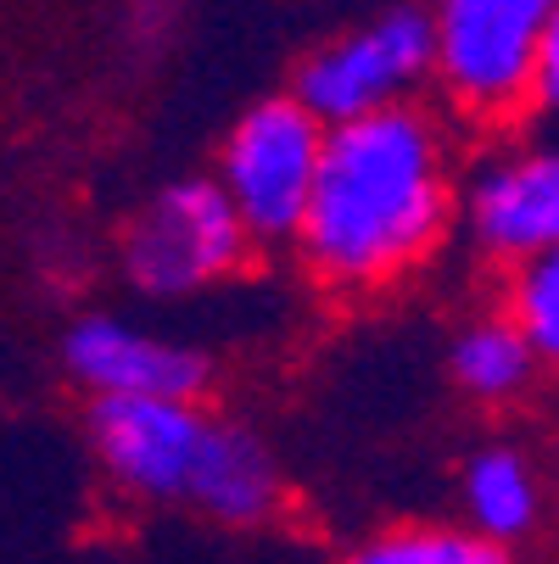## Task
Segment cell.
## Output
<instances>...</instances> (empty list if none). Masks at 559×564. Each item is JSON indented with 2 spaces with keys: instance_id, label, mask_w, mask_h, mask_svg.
I'll return each mask as SVG.
<instances>
[{
  "instance_id": "cell-12",
  "label": "cell",
  "mask_w": 559,
  "mask_h": 564,
  "mask_svg": "<svg viewBox=\"0 0 559 564\" xmlns=\"http://www.w3.org/2000/svg\"><path fill=\"white\" fill-rule=\"evenodd\" d=\"M504 313L531 341L537 364L559 375V247H542L504 269Z\"/></svg>"
},
{
  "instance_id": "cell-11",
  "label": "cell",
  "mask_w": 559,
  "mask_h": 564,
  "mask_svg": "<svg viewBox=\"0 0 559 564\" xmlns=\"http://www.w3.org/2000/svg\"><path fill=\"white\" fill-rule=\"evenodd\" d=\"M342 564H515V553L464 520H404L364 536Z\"/></svg>"
},
{
  "instance_id": "cell-9",
  "label": "cell",
  "mask_w": 559,
  "mask_h": 564,
  "mask_svg": "<svg viewBox=\"0 0 559 564\" xmlns=\"http://www.w3.org/2000/svg\"><path fill=\"white\" fill-rule=\"evenodd\" d=\"M459 520L470 531L504 542V547L526 542L542 525V475H537V464L509 442L475 447L459 469Z\"/></svg>"
},
{
  "instance_id": "cell-7",
  "label": "cell",
  "mask_w": 559,
  "mask_h": 564,
  "mask_svg": "<svg viewBox=\"0 0 559 564\" xmlns=\"http://www.w3.org/2000/svg\"><path fill=\"white\" fill-rule=\"evenodd\" d=\"M459 229L498 269L559 247V134L493 145L459 180Z\"/></svg>"
},
{
  "instance_id": "cell-13",
  "label": "cell",
  "mask_w": 559,
  "mask_h": 564,
  "mask_svg": "<svg viewBox=\"0 0 559 564\" xmlns=\"http://www.w3.org/2000/svg\"><path fill=\"white\" fill-rule=\"evenodd\" d=\"M531 112L548 118L559 129V0H553V18L542 29V45H537V78H531Z\"/></svg>"
},
{
  "instance_id": "cell-1",
  "label": "cell",
  "mask_w": 559,
  "mask_h": 564,
  "mask_svg": "<svg viewBox=\"0 0 559 564\" xmlns=\"http://www.w3.org/2000/svg\"><path fill=\"white\" fill-rule=\"evenodd\" d=\"M459 123L426 101L325 123L313 196L297 224L308 274L331 291H386L459 229Z\"/></svg>"
},
{
  "instance_id": "cell-3",
  "label": "cell",
  "mask_w": 559,
  "mask_h": 564,
  "mask_svg": "<svg viewBox=\"0 0 559 564\" xmlns=\"http://www.w3.org/2000/svg\"><path fill=\"white\" fill-rule=\"evenodd\" d=\"M431 90L459 129L504 134L531 118L537 45L553 0H431Z\"/></svg>"
},
{
  "instance_id": "cell-2",
  "label": "cell",
  "mask_w": 559,
  "mask_h": 564,
  "mask_svg": "<svg viewBox=\"0 0 559 564\" xmlns=\"http://www.w3.org/2000/svg\"><path fill=\"white\" fill-rule=\"evenodd\" d=\"M90 447L123 498L185 503L218 525H264L286 498L269 442L213 420L202 397H90Z\"/></svg>"
},
{
  "instance_id": "cell-6",
  "label": "cell",
  "mask_w": 559,
  "mask_h": 564,
  "mask_svg": "<svg viewBox=\"0 0 559 564\" xmlns=\"http://www.w3.org/2000/svg\"><path fill=\"white\" fill-rule=\"evenodd\" d=\"M319 151H325V123H319L297 96L258 101L235 118V129L218 145V191L241 213L252 240H291L302 224V207L313 196Z\"/></svg>"
},
{
  "instance_id": "cell-4",
  "label": "cell",
  "mask_w": 559,
  "mask_h": 564,
  "mask_svg": "<svg viewBox=\"0 0 559 564\" xmlns=\"http://www.w3.org/2000/svg\"><path fill=\"white\" fill-rule=\"evenodd\" d=\"M431 90V12L420 0H391V7L358 18L353 29L313 45L297 67L291 96L319 123H347L386 107L420 101Z\"/></svg>"
},
{
  "instance_id": "cell-10",
  "label": "cell",
  "mask_w": 559,
  "mask_h": 564,
  "mask_svg": "<svg viewBox=\"0 0 559 564\" xmlns=\"http://www.w3.org/2000/svg\"><path fill=\"white\" fill-rule=\"evenodd\" d=\"M542 364L531 352V341L520 336V325L498 307V313H475L453 330L448 341V380L459 397L482 402V409H509L537 386Z\"/></svg>"
},
{
  "instance_id": "cell-8",
  "label": "cell",
  "mask_w": 559,
  "mask_h": 564,
  "mask_svg": "<svg viewBox=\"0 0 559 564\" xmlns=\"http://www.w3.org/2000/svg\"><path fill=\"white\" fill-rule=\"evenodd\" d=\"M62 369L90 397H202L213 380L207 352L118 313L73 318V330L62 336Z\"/></svg>"
},
{
  "instance_id": "cell-5",
  "label": "cell",
  "mask_w": 559,
  "mask_h": 564,
  "mask_svg": "<svg viewBox=\"0 0 559 564\" xmlns=\"http://www.w3.org/2000/svg\"><path fill=\"white\" fill-rule=\"evenodd\" d=\"M252 247V229L229 207L218 180H174L129 218L118 263L140 296L174 302L229 280Z\"/></svg>"
}]
</instances>
